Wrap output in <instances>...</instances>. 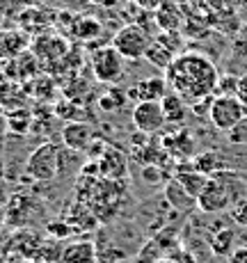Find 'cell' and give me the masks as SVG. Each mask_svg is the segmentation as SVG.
<instances>
[{
	"label": "cell",
	"mask_w": 247,
	"mask_h": 263,
	"mask_svg": "<svg viewBox=\"0 0 247 263\" xmlns=\"http://www.w3.org/2000/svg\"><path fill=\"white\" fill-rule=\"evenodd\" d=\"M169 89L176 92L188 105H195L206 96H215L218 69L208 58L199 53H183L165 69Z\"/></svg>",
	"instance_id": "6da1fadb"
},
{
	"label": "cell",
	"mask_w": 247,
	"mask_h": 263,
	"mask_svg": "<svg viewBox=\"0 0 247 263\" xmlns=\"http://www.w3.org/2000/svg\"><path fill=\"white\" fill-rule=\"evenodd\" d=\"M25 174L34 181H53L60 174V149L55 144H42L30 154L25 163Z\"/></svg>",
	"instance_id": "7a4b0ae2"
},
{
	"label": "cell",
	"mask_w": 247,
	"mask_h": 263,
	"mask_svg": "<svg viewBox=\"0 0 247 263\" xmlns=\"http://www.w3.org/2000/svg\"><path fill=\"white\" fill-rule=\"evenodd\" d=\"M89 64H92V71L99 83L115 85L124 78V58L112 44L94 50L92 58H89Z\"/></svg>",
	"instance_id": "3957f363"
},
{
	"label": "cell",
	"mask_w": 247,
	"mask_h": 263,
	"mask_svg": "<svg viewBox=\"0 0 247 263\" xmlns=\"http://www.w3.org/2000/svg\"><path fill=\"white\" fill-rule=\"evenodd\" d=\"M149 44H151L149 34L135 23L119 28L112 37V46L122 53L124 60H142L147 55Z\"/></svg>",
	"instance_id": "277c9868"
},
{
	"label": "cell",
	"mask_w": 247,
	"mask_h": 263,
	"mask_svg": "<svg viewBox=\"0 0 247 263\" xmlns=\"http://www.w3.org/2000/svg\"><path fill=\"white\" fill-rule=\"evenodd\" d=\"M245 105L240 103L236 96H213V105H211V124L215 126L218 130H222V133H229L231 128H234L236 124H238L240 119L245 117Z\"/></svg>",
	"instance_id": "5b68a950"
},
{
	"label": "cell",
	"mask_w": 247,
	"mask_h": 263,
	"mask_svg": "<svg viewBox=\"0 0 247 263\" xmlns=\"http://www.w3.org/2000/svg\"><path fill=\"white\" fill-rule=\"evenodd\" d=\"M167 119H165V110L160 101H142L135 103L133 108V126L144 135L160 133L165 128Z\"/></svg>",
	"instance_id": "8992f818"
},
{
	"label": "cell",
	"mask_w": 247,
	"mask_h": 263,
	"mask_svg": "<svg viewBox=\"0 0 247 263\" xmlns=\"http://www.w3.org/2000/svg\"><path fill=\"white\" fill-rule=\"evenodd\" d=\"M234 201L236 199H234V195L229 192V188H226L220 179L211 176L206 190L197 197V209L204 211V213H208V215H213V213H222V211H226Z\"/></svg>",
	"instance_id": "52a82bcc"
},
{
	"label": "cell",
	"mask_w": 247,
	"mask_h": 263,
	"mask_svg": "<svg viewBox=\"0 0 247 263\" xmlns=\"http://www.w3.org/2000/svg\"><path fill=\"white\" fill-rule=\"evenodd\" d=\"M163 149L167 151V156L179 160H190L195 154V138L190 135L188 128L176 126L172 133L163 135Z\"/></svg>",
	"instance_id": "ba28073f"
},
{
	"label": "cell",
	"mask_w": 247,
	"mask_h": 263,
	"mask_svg": "<svg viewBox=\"0 0 247 263\" xmlns=\"http://www.w3.org/2000/svg\"><path fill=\"white\" fill-rule=\"evenodd\" d=\"M62 140L67 149L71 151H87L94 142V128L87 121H69L62 128Z\"/></svg>",
	"instance_id": "9c48e42d"
},
{
	"label": "cell",
	"mask_w": 247,
	"mask_h": 263,
	"mask_svg": "<svg viewBox=\"0 0 247 263\" xmlns=\"http://www.w3.org/2000/svg\"><path fill=\"white\" fill-rule=\"evenodd\" d=\"M167 94H169L167 78H144L133 85V89L128 92V99H133L135 103H142V101H163Z\"/></svg>",
	"instance_id": "30bf717a"
},
{
	"label": "cell",
	"mask_w": 247,
	"mask_h": 263,
	"mask_svg": "<svg viewBox=\"0 0 247 263\" xmlns=\"http://www.w3.org/2000/svg\"><path fill=\"white\" fill-rule=\"evenodd\" d=\"M28 48V37L21 30H0V60H16Z\"/></svg>",
	"instance_id": "8fae6325"
},
{
	"label": "cell",
	"mask_w": 247,
	"mask_h": 263,
	"mask_svg": "<svg viewBox=\"0 0 247 263\" xmlns=\"http://www.w3.org/2000/svg\"><path fill=\"white\" fill-rule=\"evenodd\" d=\"M165 195H167V201L174 206L176 211H185V213H190V211L197 206V199H195V197L190 195V192L185 190L176 179H172L167 183V188H165Z\"/></svg>",
	"instance_id": "7c38bea8"
},
{
	"label": "cell",
	"mask_w": 247,
	"mask_h": 263,
	"mask_svg": "<svg viewBox=\"0 0 247 263\" xmlns=\"http://www.w3.org/2000/svg\"><path fill=\"white\" fill-rule=\"evenodd\" d=\"M163 110H165V119H167V124H174V126H181L185 121V115H188V108L190 105L185 103L183 99H181L176 92L169 89V94L165 96L163 101Z\"/></svg>",
	"instance_id": "4fadbf2b"
},
{
	"label": "cell",
	"mask_w": 247,
	"mask_h": 263,
	"mask_svg": "<svg viewBox=\"0 0 247 263\" xmlns=\"http://www.w3.org/2000/svg\"><path fill=\"white\" fill-rule=\"evenodd\" d=\"M156 23L165 32H176L181 28V23H183V16H181V9L176 7V3L165 0L163 7L156 9Z\"/></svg>",
	"instance_id": "5bb4252c"
},
{
	"label": "cell",
	"mask_w": 247,
	"mask_h": 263,
	"mask_svg": "<svg viewBox=\"0 0 247 263\" xmlns=\"http://www.w3.org/2000/svg\"><path fill=\"white\" fill-rule=\"evenodd\" d=\"M176 181H179L181 185H183L185 190L190 192V195L197 199V197L201 195V192L206 190V185H208V181H211V176H206V174H201V172H197L195 167H188V170H179L176 172V176H174Z\"/></svg>",
	"instance_id": "9a60e30c"
},
{
	"label": "cell",
	"mask_w": 247,
	"mask_h": 263,
	"mask_svg": "<svg viewBox=\"0 0 247 263\" xmlns=\"http://www.w3.org/2000/svg\"><path fill=\"white\" fill-rule=\"evenodd\" d=\"M224 160L226 158L220 154V151H204V154L195 156L193 167L197 172H201V174H206V176H213V174H218V172L226 170Z\"/></svg>",
	"instance_id": "2e32d148"
},
{
	"label": "cell",
	"mask_w": 247,
	"mask_h": 263,
	"mask_svg": "<svg viewBox=\"0 0 247 263\" xmlns=\"http://www.w3.org/2000/svg\"><path fill=\"white\" fill-rule=\"evenodd\" d=\"M101 170L105 176H112V179H122L126 174V158L124 154H119L117 149H108L101 158Z\"/></svg>",
	"instance_id": "e0dca14e"
},
{
	"label": "cell",
	"mask_w": 247,
	"mask_h": 263,
	"mask_svg": "<svg viewBox=\"0 0 247 263\" xmlns=\"http://www.w3.org/2000/svg\"><path fill=\"white\" fill-rule=\"evenodd\" d=\"M97 254H94L92 242H75V245L67 247L62 254V263H94Z\"/></svg>",
	"instance_id": "ac0fdd59"
},
{
	"label": "cell",
	"mask_w": 247,
	"mask_h": 263,
	"mask_svg": "<svg viewBox=\"0 0 247 263\" xmlns=\"http://www.w3.org/2000/svg\"><path fill=\"white\" fill-rule=\"evenodd\" d=\"M144 58L149 60L154 67H158V69H167L169 64L174 62V53H172V48L169 46H165L163 42H151L149 44V48H147V55Z\"/></svg>",
	"instance_id": "d6986e66"
},
{
	"label": "cell",
	"mask_w": 247,
	"mask_h": 263,
	"mask_svg": "<svg viewBox=\"0 0 247 263\" xmlns=\"http://www.w3.org/2000/svg\"><path fill=\"white\" fill-rule=\"evenodd\" d=\"M7 121H9V130H14V133H28L30 124H32V117H30L28 110L16 108L7 115Z\"/></svg>",
	"instance_id": "ffe728a7"
},
{
	"label": "cell",
	"mask_w": 247,
	"mask_h": 263,
	"mask_svg": "<svg viewBox=\"0 0 247 263\" xmlns=\"http://www.w3.org/2000/svg\"><path fill=\"white\" fill-rule=\"evenodd\" d=\"M99 30H101V25L94 21V18H78V21L73 23V34L78 39H92V37H97L99 34Z\"/></svg>",
	"instance_id": "44dd1931"
},
{
	"label": "cell",
	"mask_w": 247,
	"mask_h": 263,
	"mask_svg": "<svg viewBox=\"0 0 247 263\" xmlns=\"http://www.w3.org/2000/svg\"><path fill=\"white\" fill-rule=\"evenodd\" d=\"M226 138H229V142H231V144L247 146V115L238 121V124L234 126V128L229 130V133H226Z\"/></svg>",
	"instance_id": "7402d4cb"
},
{
	"label": "cell",
	"mask_w": 247,
	"mask_h": 263,
	"mask_svg": "<svg viewBox=\"0 0 247 263\" xmlns=\"http://www.w3.org/2000/svg\"><path fill=\"white\" fill-rule=\"evenodd\" d=\"M238 78L240 76H224L218 80L215 94L218 96H236V87H238Z\"/></svg>",
	"instance_id": "603a6c76"
},
{
	"label": "cell",
	"mask_w": 247,
	"mask_h": 263,
	"mask_svg": "<svg viewBox=\"0 0 247 263\" xmlns=\"http://www.w3.org/2000/svg\"><path fill=\"white\" fill-rule=\"evenodd\" d=\"M117 96H119L117 87H112L108 94L103 96V99H101V108H103V110H117L119 105H122V101H119Z\"/></svg>",
	"instance_id": "cb8c5ba5"
},
{
	"label": "cell",
	"mask_w": 247,
	"mask_h": 263,
	"mask_svg": "<svg viewBox=\"0 0 247 263\" xmlns=\"http://www.w3.org/2000/svg\"><path fill=\"white\" fill-rule=\"evenodd\" d=\"M231 238H234V234L231 231H220V236L213 240V247H215V252H226V247H229V242H231Z\"/></svg>",
	"instance_id": "d4e9b609"
},
{
	"label": "cell",
	"mask_w": 247,
	"mask_h": 263,
	"mask_svg": "<svg viewBox=\"0 0 247 263\" xmlns=\"http://www.w3.org/2000/svg\"><path fill=\"white\" fill-rule=\"evenodd\" d=\"M135 5H138L140 9H144V12H156V9L163 7L165 0H133Z\"/></svg>",
	"instance_id": "484cf974"
},
{
	"label": "cell",
	"mask_w": 247,
	"mask_h": 263,
	"mask_svg": "<svg viewBox=\"0 0 247 263\" xmlns=\"http://www.w3.org/2000/svg\"><path fill=\"white\" fill-rule=\"evenodd\" d=\"M236 99L247 108V76H240L238 78V87H236Z\"/></svg>",
	"instance_id": "4316f807"
},
{
	"label": "cell",
	"mask_w": 247,
	"mask_h": 263,
	"mask_svg": "<svg viewBox=\"0 0 247 263\" xmlns=\"http://www.w3.org/2000/svg\"><path fill=\"white\" fill-rule=\"evenodd\" d=\"M229 263H247V247H240L229 256Z\"/></svg>",
	"instance_id": "83f0119b"
},
{
	"label": "cell",
	"mask_w": 247,
	"mask_h": 263,
	"mask_svg": "<svg viewBox=\"0 0 247 263\" xmlns=\"http://www.w3.org/2000/svg\"><path fill=\"white\" fill-rule=\"evenodd\" d=\"M9 130V121H7V115H0V144H3L5 135H7Z\"/></svg>",
	"instance_id": "f1b7e54d"
},
{
	"label": "cell",
	"mask_w": 247,
	"mask_h": 263,
	"mask_svg": "<svg viewBox=\"0 0 247 263\" xmlns=\"http://www.w3.org/2000/svg\"><path fill=\"white\" fill-rule=\"evenodd\" d=\"M9 263H30V261H28V259H23V256H21V259L16 256V259H9Z\"/></svg>",
	"instance_id": "f546056e"
},
{
	"label": "cell",
	"mask_w": 247,
	"mask_h": 263,
	"mask_svg": "<svg viewBox=\"0 0 247 263\" xmlns=\"http://www.w3.org/2000/svg\"><path fill=\"white\" fill-rule=\"evenodd\" d=\"M5 176V163H3V158H0V179Z\"/></svg>",
	"instance_id": "4dcf8cb0"
},
{
	"label": "cell",
	"mask_w": 247,
	"mask_h": 263,
	"mask_svg": "<svg viewBox=\"0 0 247 263\" xmlns=\"http://www.w3.org/2000/svg\"><path fill=\"white\" fill-rule=\"evenodd\" d=\"M158 263H179V261H176V259H160Z\"/></svg>",
	"instance_id": "1f68e13d"
},
{
	"label": "cell",
	"mask_w": 247,
	"mask_h": 263,
	"mask_svg": "<svg viewBox=\"0 0 247 263\" xmlns=\"http://www.w3.org/2000/svg\"><path fill=\"white\" fill-rule=\"evenodd\" d=\"M0 263H9V259L5 254H0Z\"/></svg>",
	"instance_id": "d6a6232c"
},
{
	"label": "cell",
	"mask_w": 247,
	"mask_h": 263,
	"mask_svg": "<svg viewBox=\"0 0 247 263\" xmlns=\"http://www.w3.org/2000/svg\"><path fill=\"white\" fill-rule=\"evenodd\" d=\"M3 18H5V14H3V7H0V23H3Z\"/></svg>",
	"instance_id": "836d02e7"
},
{
	"label": "cell",
	"mask_w": 247,
	"mask_h": 263,
	"mask_svg": "<svg viewBox=\"0 0 247 263\" xmlns=\"http://www.w3.org/2000/svg\"><path fill=\"white\" fill-rule=\"evenodd\" d=\"M3 110H5V108H3V103H0V115H3Z\"/></svg>",
	"instance_id": "e575fe53"
},
{
	"label": "cell",
	"mask_w": 247,
	"mask_h": 263,
	"mask_svg": "<svg viewBox=\"0 0 247 263\" xmlns=\"http://www.w3.org/2000/svg\"><path fill=\"white\" fill-rule=\"evenodd\" d=\"M0 151H3V144H0Z\"/></svg>",
	"instance_id": "d590c367"
}]
</instances>
